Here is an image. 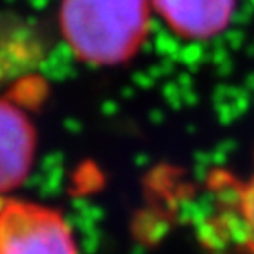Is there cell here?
<instances>
[{
    "instance_id": "7a4b0ae2",
    "label": "cell",
    "mask_w": 254,
    "mask_h": 254,
    "mask_svg": "<svg viewBox=\"0 0 254 254\" xmlns=\"http://www.w3.org/2000/svg\"><path fill=\"white\" fill-rule=\"evenodd\" d=\"M0 254H77L61 213L32 201L0 200Z\"/></svg>"
},
{
    "instance_id": "277c9868",
    "label": "cell",
    "mask_w": 254,
    "mask_h": 254,
    "mask_svg": "<svg viewBox=\"0 0 254 254\" xmlns=\"http://www.w3.org/2000/svg\"><path fill=\"white\" fill-rule=\"evenodd\" d=\"M164 23L187 40L220 36L232 23L237 0H151Z\"/></svg>"
},
{
    "instance_id": "5b68a950",
    "label": "cell",
    "mask_w": 254,
    "mask_h": 254,
    "mask_svg": "<svg viewBox=\"0 0 254 254\" xmlns=\"http://www.w3.org/2000/svg\"><path fill=\"white\" fill-rule=\"evenodd\" d=\"M211 189L226 203L232 237L243 254H254V168L247 177L217 172Z\"/></svg>"
},
{
    "instance_id": "3957f363",
    "label": "cell",
    "mask_w": 254,
    "mask_h": 254,
    "mask_svg": "<svg viewBox=\"0 0 254 254\" xmlns=\"http://www.w3.org/2000/svg\"><path fill=\"white\" fill-rule=\"evenodd\" d=\"M36 156V130L23 109L0 98V198L21 187Z\"/></svg>"
},
{
    "instance_id": "6da1fadb",
    "label": "cell",
    "mask_w": 254,
    "mask_h": 254,
    "mask_svg": "<svg viewBox=\"0 0 254 254\" xmlns=\"http://www.w3.org/2000/svg\"><path fill=\"white\" fill-rule=\"evenodd\" d=\"M149 0H63L61 30L73 53L94 66L127 63L149 32Z\"/></svg>"
}]
</instances>
